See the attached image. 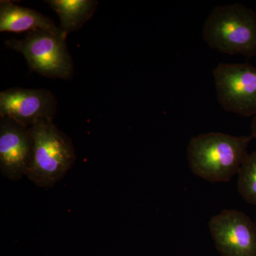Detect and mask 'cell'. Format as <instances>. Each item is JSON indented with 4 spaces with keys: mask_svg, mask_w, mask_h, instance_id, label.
I'll use <instances>...</instances> for the list:
<instances>
[{
    "mask_svg": "<svg viewBox=\"0 0 256 256\" xmlns=\"http://www.w3.org/2000/svg\"><path fill=\"white\" fill-rule=\"evenodd\" d=\"M252 136L208 132L190 140L188 166L194 174L210 182H226L238 174L246 159Z\"/></svg>",
    "mask_w": 256,
    "mask_h": 256,
    "instance_id": "obj_1",
    "label": "cell"
},
{
    "mask_svg": "<svg viewBox=\"0 0 256 256\" xmlns=\"http://www.w3.org/2000/svg\"><path fill=\"white\" fill-rule=\"evenodd\" d=\"M204 41L210 48L229 55L256 56V13L240 4L216 6L207 16Z\"/></svg>",
    "mask_w": 256,
    "mask_h": 256,
    "instance_id": "obj_2",
    "label": "cell"
},
{
    "mask_svg": "<svg viewBox=\"0 0 256 256\" xmlns=\"http://www.w3.org/2000/svg\"><path fill=\"white\" fill-rule=\"evenodd\" d=\"M33 154L26 176L40 188H52L64 178L75 163L73 142L52 120L30 128Z\"/></svg>",
    "mask_w": 256,
    "mask_h": 256,
    "instance_id": "obj_3",
    "label": "cell"
},
{
    "mask_svg": "<svg viewBox=\"0 0 256 256\" xmlns=\"http://www.w3.org/2000/svg\"><path fill=\"white\" fill-rule=\"evenodd\" d=\"M66 36L50 32H28L22 40L5 42L8 48L22 54L32 72L48 77L68 79L74 72Z\"/></svg>",
    "mask_w": 256,
    "mask_h": 256,
    "instance_id": "obj_4",
    "label": "cell"
},
{
    "mask_svg": "<svg viewBox=\"0 0 256 256\" xmlns=\"http://www.w3.org/2000/svg\"><path fill=\"white\" fill-rule=\"evenodd\" d=\"M217 98L226 111L256 116V66L220 63L213 70Z\"/></svg>",
    "mask_w": 256,
    "mask_h": 256,
    "instance_id": "obj_5",
    "label": "cell"
},
{
    "mask_svg": "<svg viewBox=\"0 0 256 256\" xmlns=\"http://www.w3.org/2000/svg\"><path fill=\"white\" fill-rule=\"evenodd\" d=\"M208 228L222 256H256V224L244 212L223 210L210 218Z\"/></svg>",
    "mask_w": 256,
    "mask_h": 256,
    "instance_id": "obj_6",
    "label": "cell"
},
{
    "mask_svg": "<svg viewBox=\"0 0 256 256\" xmlns=\"http://www.w3.org/2000/svg\"><path fill=\"white\" fill-rule=\"evenodd\" d=\"M57 100L50 90L12 88L0 92V117L31 128L44 120H53Z\"/></svg>",
    "mask_w": 256,
    "mask_h": 256,
    "instance_id": "obj_7",
    "label": "cell"
},
{
    "mask_svg": "<svg viewBox=\"0 0 256 256\" xmlns=\"http://www.w3.org/2000/svg\"><path fill=\"white\" fill-rule=\"evenodd\" d=\"M33 154L30 128L0 117V170L5 178L18 181L26 176Z\"/></svg>",
    "mask_w": 256,
    "mask_h": 256,
    "instance_id": "obj_8",
    "label": "cell"
},
{
    "mask_svg": "<svg viewBox=\"0 0 256 256\" xmlns=\"http://www.w3.org/2000/svg\"><path fill=\"white\" fill-rule=\"evenodd\" d=\"M38 30L67 36L50 18L41 13L11 1L0 2V32L20 33Z\"/></svg>",
    "mask_w": 256,
    "mask_h": 256,
    "instance_id": "obj_9",
    "label": "cell"
},
{
    "mask_svg": "<svg viewBox=\"0 0 256 256\" xmlns=\"http://www.w3.org/2000/svg\"><path fill=\"white\" fill-rule=\"evenodd\" d=\"M45 2L58 14L60 31L66 36L80 30L92 18L98 4L94 0H48Z\"/></svg>",
    "mask_w": 256,
    "mask_h": 256,
    "instance_id": "obj_10",
    "label": "cell"
},
{
    "mask_svg": "<svg viewBox=\"0 0 256 256\" xmlns=\"http://www.w3.org/2000/svg\"><path fill=\"white\" fill-rule=\"evenodd\" d=\"M238 174L239 194L248 203L256 206V150L247 156Z\"/></svg>",
    "mask_w": 256,
    "mask_h": 256,
    "instance_id": "obj_11",
    "label": "cell"
},
{
    "mask_svg": "<svg viewBox=\"0 0 256 256\" xmlns=\"http://www.w3.org/2000/svg\"><path fill=\"white\" fill-rule=\"evenodd\" d=\"M252 136L256 140V116L252 118Z\"/></svg>",
    "mask_w": 256,
    "mask_h": 256,
    "instance_id": "obj_12",
    "label": "cell"
},
{
    "mask_svg": "<svg viewBox=\"0 0 256 256\" xmlns=\"http://www.w3.org/2000/svg\"><path fill=\"white\" fill-rule=\"evenodd\" d=\"M256 224V222H255Z\"/></svg>",
    "mask_w": 256,
    "mask_h": 256,
    "instance_id": "obj_13",
    "label": "cell"
}]
</instances>
